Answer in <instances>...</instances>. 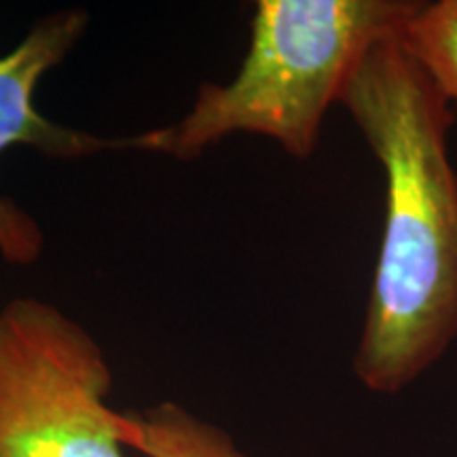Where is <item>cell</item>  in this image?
I'll use <instances>...</instances> for the list:
<instances>
[{
    "label": "cell",
    "mask_w": 457,
    "mask_h": 457,
    "mask_svg": "<svg viewBox=\"0 0 457 457\" xmlns=\"http://www.w3.org/2000/svg\"><path fill=\"white\" fill-rule=\"evenodd\" d=\"M386 180V216L353 375L398 394L457 341L455 112L398 38L364 57L341 98Z\"/></svg>",
    "instance_id": "6da1fadb"
},
{
    "label": "cell",
    "mask_w": 457,
    "mask_h": 457,
    "mask_svg": "<svg viewBox=\"0 0 457 457\" xmlns=\"http://www.w3.org/2000/svg\"><path fill=\"white\" fill-rule=\"evenodd\" d=\"M415 0H259L236 77L205 83L180 121L136 136V151L193 162L237 134L307 162L330 108L377 45L398 38Z\"/></svg>",
    "instance_id": "7a4b0ae2"
},
{
    "label": "cell",
    "mask_w": 457,
    "mask_h": 457,
    "mask_svg": "<svg viewBox=\"0 0 457 457\" xmlns=\"http://www.w3.org/2000/svg\"><path fill=\"white\" fill-rule=\"evenodd\" d=\"M112 370L83 324L37 296L0 310V457H125L134 413L112 409Z\"/></svg>",
    "instance_id": "3957f363"
},
{
    "label": "cell",
    "mask_w": 457,
    "mask_h": 457,
    "mask_svg": "<svg viewBox=\"0 0 457 457\" xmlns=\"http://www.w3.org/2000/svg\"><path fill=\"white\" fill-rule=\"evenodd\" d=\"M87 24L89 15L83 9L54 11L34 21L26 37L0 55V155L26 146L55 162H79L108 151H136V136H96L54 121L37 104L45 74L72 54Z\"/></svg>",
    "instance_id": "277c9868"
},
{
    "label": "cell",
    "mask_w": 457,
    "mask_h": 457,
    "mask_svg": "<svg viewBox=\"0 0 457 457\" xmlns=\"http://www.w3.org/2000/svg\"><path fill=\"white\" fill-rule=\"evenodd\" d=\"M134 415L145 457H248L222 428L171 400Z\"/></svg>",
    "instance_id": "5b68a950"
},
{
    "label": "cell",
    "mask_w": 457,
    "mask_h": 457,
    "mask_svg": "<svg viewBox=\"0 0 457 457\" xmlns=\"http://www.w3.org/2000/svg\"><path fill=\"white\" fill-rule=\"evenodd\" d=\"M398 45L457 111V0L417 4L400 30Z\"/></svg>",
    "instance_id": "8992f818"
},
{
    "label": "cell",
    "mask_w": 457,
    "mask_h": 457,
    "mask_svg": "<svg viewBox=\"0 0 457 457\" xmlns=\"http://www.w3.org/2000/svg\"><path fill=\"white\" fill-rule=\"evenodd\" d=\"M45 236L38 222L13 199L0 202V254L11 265H32L43 253Z\"/></svg>",
    "instance_id": "52a82bcc"
}]
</instances>
